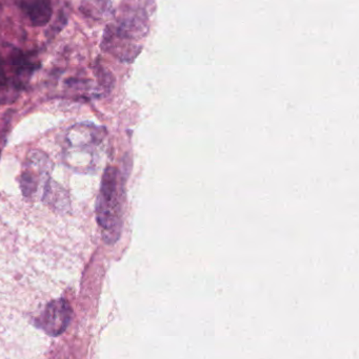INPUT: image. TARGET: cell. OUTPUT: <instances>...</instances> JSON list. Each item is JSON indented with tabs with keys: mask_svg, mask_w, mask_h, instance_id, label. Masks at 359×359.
<instances>
[{
	"mask_svg": "<svg viewBox=\"0 0 359 359\" xmlns=\"http://www.w3.org/2000/svg\"><path fill=\"white\" fill-rule=\"evenodd\" d=\"M148 32V21L143 12H125L116 23L106 29L103 48L121 62H131L140 53L139 41Z\"/></svg>",
	"mask_w": 359,
	"mask_h": 359,
	"instance_id": "obj_1",
	"label": "cell"
},
{
	"mask_svg": "<svg viewBox=\"0 0 359 359\" xmlns=\"http://www.w3.org/2000/svg\"><path fill=\"white\" fill-rule=\"evenodd\" d=\"M96 217L105 242H117L123 228V205L121 178L115 168H108L103 174L96 202Z\"/></svg>",
	"mask_w": 359,
	"mask_h": 359,
	"instance_id": "obj_2",
	"label": "cell"
},
{
	"mask_svg": "<svg viewBox=\"0 0 359 359\" xmlns=\"http://www.w3.org/2000/svg\"><path fill=\"white\" fill-rule=\"evenodd\" d=\"M72 317V309L66 300H56L47 306L40 319V325L47 334L58 336L66 330Z\"/></svg>",
	"mask_w": 359,
	"mask_h": 359,
	"instance_id": "obj_3",
	"label": "cell"
},
{
	"mask_svg": "<svg viewBox=\"0 0 359 359\" xmlns=\"http://www.w3.org/2000/svg\"><path fill=\"white\" fill-rule=\"evenodd\" d=\"M19 9L34 27H44L52 18V0H16Z\"/></svg>",
	"mask_w": 359,
	"mask_h": 359,
	"instance_id": "obj_4",
	"label": "cell"
},
{
	"mask_svg": "<svg viewBox=\"0 0 359 359\" xmlns=\"http://www.w3.org/2000/svg\"><path fill=\"white\" fill-rule=\"evenodd\" d=\"M19 85L9 59L3 58L0 55V104L11 101L12 96L21 91Z\"/></svg>",
	"mask_w": 359,
	"mask_h": 359,
	"instance_id": "obj_5",
	"label": "cell"
}]
</instances>
